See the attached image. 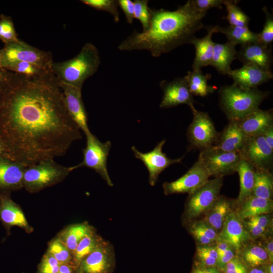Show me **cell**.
Listing matches in <instances>:
<instances>
[{
	"label": "cell",
	"mask_w": 273,
	"mask_h": 273,
	"mask_svg": "<svg viewBox=\"0 0 273 273\" xmlns=\"http://www.w3.org/2000/svg\"><path fill=\"white\" fill-rule=\"evenodd\" d=\"M80 131L51 70L34 76L11 72L0 90V140L12 159L27 166L63 156Z\"/></svg>",
	"instance_id": "cell-1"
},
{
	"label": "cell",
	"mask_w": 273,
	"mask_h": 273,
	"mask_svg": "<svg viewBox=\"0 0 273 273\" xmlns=\"http://www.w3.org/2000/svg\"><path fill=\"white\" fill-rule=\"evenodd\" d=\"M148 28L141 32L134 30L118 46L122 51L146 50L154 57L190 43L195 33L206 27L204 18L196 13L188 1L174 11L150 9Z\"/></svg>",
	"instance_id": "cell-2"
},
{
	"label": "cell",
	"mask_w": 273,
	"mask_h": 273,
	"mask_svg": "<svg viewBox=\"0 0 273 273\" xmlns=\"http://www.w3.org/2000/svg\"><path fill=\"white\" fill-rule=\"evenodd\" d=\"M100 63L97 48L87 42L73 58L53 62L51 70L61 82L82 89L85 80L97 72Z\"/></svg>",
	"instance_id": "cell-3"
},
{
	"label": "cell",
	"mask_w": 273,
	"mask_h": 273,
	"mask_svg": "<svg viewBox=\"0 0 273 273\" xmlns=\"http://www.w3.org/2000/svg\"><path fill=\"white\" fill-rule=\"evenodd\" d=\"M219 105L229 121H239L259 109L269 94L257 88L244 89L235 83L221 86L219 91Z\"/></svg>",
	"instance_id": "cell-4"
},
{
	"label": "cell",
	"mask_w": 273,
	"mask_h": 273,
	"mask_svg": "<svg viewBox=\"0 0 273 273\" xmlns=\"http://www.w3.org/2000/svg\"><path fill=\"white\" fill-rule=\"evenodd\" d=\"M71 171L70 166H63L53 158L41 160L26 167L23 188L30 193H38L62 181Z\"/></svg>",
	"instance_id": "cell-5"
},
{
	"label": "cell",
	"mask_w": 273,
	"mask_h": 273,
	"mask_svg": "<svg viewBox=\"0 0 273 273\" xmlns=\"http://www.w3.org/2000/svg\"><path fill=\"white\" fill-rule=\"evenodd\" d=\"M223 185V177L208 179L204 184L189 194L186 200L183 219L189 222L207 211L219 196Z\"/></svg>",
	"instance_id": "cell-6"
},
{
	"label": "cell",
	"mask_w": 273,
	"mask_h": 273,
	"mask_svg": "<svg viewBox=\"0 0 273 273\" xmlns=\"http://www.w3.org/2000/svg\"><path fill=\"white\" fill-rule=\"evenodd\" d=\"M85 135L86 143L85 147L82 149V160L79 164L70 166L72 171L79 167H88L98 173L109 186H113L107 166L111 142L107 141L102 143L91 132Z\"/></svg>",
	"instance_id": "cell-7"
},
{
	"label": "cell",
	"mask_w": 273,
	"mask_h": 273,
	"mask_svg": "<svg viewBox=\"0 0 273 273\" xmlns=\"http://www.w3.org/2000/svg\"><path fill=\"white\" fill-rule=\"evenodd\" d=\"M1 50L2 68L8 64L20 61L51 69L53 61L51 53L38 49L20 40L5 44Z\"/></svg>",
	"instance_id": "cell-8"
},
{
	"label": "cell",
	"mask_w": 273,
	"mask_h": 273,
	"mask_svg": "<svg viewBox=\"0 0 273 273\" xmlns=\"http://www.w3.org/2000/svg\"><path fill=\"white\" fill-rule=\"evenodd\" d=\"M190 107L193 116L187 137L191 147L202 151L213 147L218 133L212 119L207 112L197 110L194 105Z\"/></svg>",
	"instance_id": "cell-9"
},
{
	"label": "cell",
	"mask_w": 273,
	"mask_h": 273,
	"mask_svg": "<svg viewBox=\"0 0 273 273\" xmlns=\"http://www.w3.org/2000/svg\"><path fill=\"white\" fill-rule=\"evenodd\" d=\"M240 152H228L214 148L201 151L197 160L210 176L223 177L236 172L241 160Z\"/></svg>",
	"instance_id": "cell-10"
},
{
	"label": "cell",
	"mask_w": 273,
	"mask_h": 273,
	"mask_svg": "<svg viewBox=\"0 0 273 273\" xmlns=\"http://www.w3.org/2000/svg\"><path fill=\"white\" fill-rule=\"evenodd\" d=\"M241 158L254 169L270 171L273 164V149L261 135L247 136L240 151Z\"/></svg>",
	"instance_id": "cell-11"
},
{
	"label": "cell",
	"mask_w": 273,
	"mask_h": 273,
	"mask_svg": "<svg viewBox=\"0 0 273 273\" xmlns=\"http://www.w3.org/2000/svg\"><path fill=\"white\" fill-rule=\"evenodd\" d=\"M116 258L113 245L105 240L79 263L77 273H113Z\"/></svg>",
	"instance_id": "cell-12"
},
{
	"label": "cell",
	"mask_w": 273,
	"mask_h": 273,
	"mask_svg": "<svg viewBox=\"0 0 273 273\" xmlns=\"http://www.w3.org/2000/svg\"><path fill=\"white\" fill-rule=\"evenodd\" d=\"M165 142L166 141L163 140L158 143L152 150L146 153L140 152L134 146L131 147L134 157L142 161L146 167L149 174V183L151 186L155 185L162 171L172 164L181 163L184 158H168L162 150Z\"/></svg>",
	"instance_id": "cell-13"
},
{
	"label": "cell",
	"mask_w": 273,
	"mask_h": 273,
	"mask_svg": "<svg viewBox=\"0 0 273 273\" xmlns=\"http://www.w3.org/2000/svg\"><path fill=\"white\" fill-rule=\"evenodd\" d=\"M209 177L203 166L197 161L186 173L178 179L164 183L162 185L164 194L165 195L189 194L204 184Z\"/></svg>",
	"instance_id": "cell-14"
},
{
	"label": "cell",
	"mask_w": 273,
	"mask_h": 273,
	"mask_svg": "<svg viewBox=\"0 0 273 273\" xmlns=\"http://www.w3.org/2000/svg\"><path fill=\"white\" fill-rule=\"evenodd\" d=\"M160 86L163 93L160 108H169L182 104L190 107L194 105L193 96L190 92L184 76L170 81L163 80L160 82Z\"/></svg>",
	"instance_id": "cell-15"
},
{
	"label": "cell",
	"mask_w": 273,
	"mask_h": 273,
	"mask_svg": "<svg viewBox=\"0 0 273 273\" xmlns=\"http://www.w3.org/2000/svg\"><path fill=\"white\" fill-rule=\"evenodd\" d=\"M67 111L73 121L85 134L90 132L83 102L81 89L60 81Z\"/></svg>",
	"instance_id": "cell-16"
},
{
	"label": "cell",
	"mask_w": 273,
	"mask_h": 273,
	"mask_svg": "<svg viewBox=\"0 0 273 273\" xmlns=\"http://www.w3.org/2000/svg\"><path fill=\"white\" fill-rule=\"evenodd\" d=\"M10 193L0 194V221L8 233L18 226L30 234L33 228L28 222L20 206L11 198Z\"/></svg>",
	"instance_id": "cell-17"
},
{
	"label": "cell",
	"mask_w": 273,
	"mask_h": 273,
	"mask_svg": "<svg viewBox=\"0 0 273 273\" xmlns=\"http://www.w3.org/2000/svg\"><path fill=\"white\" fill-rule=\"evenodd\" d=\"M251 238L242 220L232 211L228 215L217 240L228 243L239 252Z\"/></svg>",
	"instance_id": "cell-18"
},
{
	"label": "cell",
	"mask_w": 273,
	"mask_h": 273,
	"mask_svg": "<svg viewBox=\"0 0 273 273\" xmlns=\"http://www.w3.org/2000/svg\"><path fill=\"white\" fill-rule=\"evenodd\" d=\"M26 166L11 158L0 156V194L23 188V176Z\"/></svg>",
	"instance_id": "cell-19"
},
{
	"label": "cell",
	"mask_w": 273,
	"mask_h": 273,
	"mask_svg": "<svg viewBox=\"0 0 273 273\" xmlns=\"http://www.w3.org/2000/svg\"><path fill=\"white\" fill-rule=\"evenodd\" d=\"M237 59L243 65L271 71L272 56L270 46H265L258 42L241 46L240 50L237 52Z\"/></svg>",
	"instance_id": "cell-20"
},
{
	"label": "cell",
	"mask_w": 273,
	"mask_h": 273,
	"mask_svg": "<svg viewBox=\"0 0 273 273\" xmlns=\"http://www.w3.org/2000/svg\"><path fill=\"white\" fill-rule=\"evenodd\" d=\"M228 76L233 79L234 83L244 89L257 88L273 78L271 71L245 65L239 69L232 70Z\"/></svg>",
	"instance_id": "cell-21"
},
{
	"label": "cell",
	"mask_w": 273,
	"mask_h": 273,
	"mask_svg": "<svg viewBox=\"0 0 273 273\" xmlns=\"http://www.w3.org/2000/svg\"><path fill=\"white\" fill-rule=\"evenodd\" d=\"M247 136L237 121H229L222 131L218 133L213 147L224 152H240Z\"/></svg>",
	"instance_id": "cell-22"
},
{
	"label": "cell",
	"mask_w": 273,
	"mask_h": 273,
	"mask_svg": "<svg viewBox=\"0 0 273 273\" xmlns=\"http://www.w3.org/2000/svg\"><path fill=\"white\" fill-rule=\"evenodd\" d=\"M247 136L261 135L273 125L272 109H258L237 121Z\"/></svg>",
	"instance_id": "cell-23"
},
{
	"label": "cell",
	"mask_w": 273,
	"mask_h": 273,
	"mask_svg": "<svg viewBox=\"0 0 273 273\" xmlns=\"http://www.w3.org/2000/svg\"><path fill=\"white\" fill-rule=\"evenodd\" d=\"M217 26L207 27V33L202 38L195 37L191 41L195 49V56L192 65L193 70L201 69L210 65L212 61L214 42L212 36L216 33Z\"/></svg>",
	"instance_id": "cell-24"
},
{
	"label": "cell",
	"mask_w": 273,
	"mask_h": 273,
	"mask_svg": "<svg viewBox=\"0 0 273 273\" xmlns=\"http://www.w3.org/2000/svg\"><path fill=\"white\" fill-rule=\"evenodd\" d=\"M232 201L220 196L204 214L202 220L218 234L221 231L228 215L232 211Z\"/></svg>",
	"instance_id": "cell-25"
},
{
	"label": "cell",
	"mask_w": 273,
	"mask_h": 273,
	"mask_svg": "<svg viewBox=\"0 0 273 273\" xmlns=\"http://www.w3.org/2000/svg\"><path fill=\"white\" fill-rule=\"evenodd\" d=\"M238 206L235 212L241 220H244L254 216L270 214L273 209V202L272 199L251 196Z\"/></svg>",
	"instance_id": "cell-26"
},
{
	"label": "cell",
	"mask_w": 273,
	"mask_h": 273,
	"mask_svg": "<svg viewBox=\"0 0 273 273\" xmlns=\"http://www.w3.org/2000/svg\"><path fill=\"white\" fill-rule=\"evenodd\" d=\"M236 46L226 42L224 43L214 42L212 59L210 65L221 74L228 75L231 71V65L237 59Z\"/></svg>",
	"instance_id": "cell-27"
},
{
	"label": "cell",
	"mask_w": 273,
	"mask_h": 273,
	"mask_svg": "<svg viewBox=\"0 0 273 273\" xmlns=\"http://www.w3.org/2000/svg\"><path fill=\"white\" fill-rule=\"evenodd\" d=\"M96 230L86 221L68 225L57 235L73 254L79 242L86 236Z\"/></svg>",
	"instance_id": "cell-28"
},
{
	"label": "cell",
	"mask_w": 273,
	"mask_h": 273,
	"mask_svg": "<svg viewBox=\"0 0 273 273\" xmlns=\"http://www.w3.org/2000/svg\"><path fill=\"white\" fill-rule=\"evenodd\" d=\"M240 178V190L235 203L239 205L252 196L255 180V169L241 159L236 170Z\"/></svg>",
	"instance_id": "cell-29"
},
{
	"label": "cell",
	"mask_w": 273,
	"mask_h": 273,
	"mask_svg": "<svg viewBox=\"0 0 273 273\" xmlns=\"http://www.w3.org/2000/svg\"><path fill=\"white\" fill-rule=\"evenodd\" d=\"M223 34L228 39V42L236 46L238 44L241 46L252 43L257 42L258 33L251 31L248 26L238 27L228 26L221 27L217 26L216 33Z\"/></svg>",
	"instance_id": "cell-30"
},
{
	"label": "cell",
	"mask_w": 273,
	"mask_h": 273,
	"mask_svg": "<svg viewBox=\"0 0 273 273\" xmlns=\"http://www.w3.org/2000/svg\"><path fill=\"white\" fill-rule=\"evenodd\" d=\"M210 74H204L201 69L189 71L185 78L189 89L193 96L205 97L213 92L215 87L208 84V80L211 78Z\"/></svg>",
	"instance_id": "cell-31"
},
{
	"label": "cell",
	"mask_w": 273,
	"mask_h": 273,
	"mask_svg": "<svg viewBox=\"0 0 273 273\" xmlns=\"http://www.w3.org/2000/svg\"><path fill=\"white\" fill-rule=\"evenodd\" d=\"M188 230L199 245L213 244L218 239V233L202 219L189 221Z\"/></svg>",
	"instance_id": "cell-32"
},
{
	"label": "cell",
	"mask_w": 273,
	"mask_h": 273,
	"mask_svg": "<svg viewBox=\"0 0 273 273\" xmlns=\"http://www.w3.org/2000/svg\"><path fill=\"white\" fill-rule=\"evenodd\" d=\"M239 252L240 259L246 266H262L269 261L268 256L262 246L255 244H247Z\"/></svg>",
	"instance_id": "cell-33"
},
{
	"label": "cell",
	"mask_w": 273,
	"mask_h": 273,
	"mask_svg": "<svg viewBox=\"0 0 273 273\" xmlns=\"http://www.w3.org/2000/svg\"><path fill=\"white\" fill-rule=\"evenodd\" d=\"M105 240L96 230L85 236L78 244L73 253L75 267L77 269L80 262L96 249Z\"/></svg>",
	"instance_id": "cell-34"
},
{
	"label": "cell",
	"mask_w": 273,
	"mask_h": 273,
	"mask_svg": "<svg viewBox=\"0 0 273 273\" xmlns=\"http://www.w3.org/2000/svg\"><path fill=\"white\" fill-rule=\"evenodd\" d=\"M255 169V180L252 196L272 199L273 177L269 170Z\"/></svg>",
	"instance_id": "cell-35"
},
{
	"label": "cell",
	"mask_w": 273,
	"mask_h": 273,
	"mask_svg": "<svg viewBox=\"0 0 273 273\" xmlns=\"http://www.w3.org/2000/svg\"><path fill=\"white\" fill-rule=\"evenodd\" d=\"M47 252L60 264H67L76 269L73 254L58 237H55L50 242Z\"/></svg>",
	"instance_id": "cell-36"
},
{
	"label": "cell",
	"mask_w": 273,
	"mask_h": 273,
	"mask_svg": "<svg viewBox=\"0 0 273 273\" xmlns=\"http://www.w3.org/2000/svg\"><path fill=\"white\" fill-rule=\"evenodd\" d=\"M236 1L223 0V4L225 6L227 15L223 17L229 23L230 26L247 27L248 26L250 17L239 7Z\"/></svg>",
	"instance_id": "cell-37"
},
{
	"label": "cell",
	"mask_w": 273,
	"mask_h": 273,
	"mask_svg": "<svg viewBox=\"0 0 273 273\" xmlns=\"http://www.w3.org/2000/svg\"><path fill=\"white\" fill-rule=\"evenodd\" d=\"M195 262L210 267H217L218 254L215 244L210 245L197 244Z\"/></svg>",
	"instance_id": "cell-38"
},
{
	"label": "cell",
	"mask_w": 273,
	"mask_h": 273,
	"mask_svg": "<svg viewBox=\"0 0 273 273\" xmlns=\"http://www.w3.org/2000/svg\"><path fill=\"white\" fill-rule=\"evenodd\" d=\"M8 71L27 76L40 75L51 69H47L32 63L16 61L8 64L3 67Z\"/></svg>",
	"instance_id": "cell-39"
},
{
	"label": "cell",
	"mask_w": 273,
	"mask_h": 273,
	"mask_svg": "<svg viewBox=\"0 0 273 273\" xmlns=\"http://www.w3.org/2000/svg\"><path fill=\"white\" fill-rule=\"evenodd\" d=\"M81 3L98 11L106 12L112 15L115 22L119 21L118 1L81 0Z\"/></svg>",
	"instance_id": "cell-40"
},
{
	"label": "cell",
	"mask_w": 273,
	"mask_h": 273,
	"mask_svg": "<svg viewBox=\"0 0 273 273\" xmlns=\"http://www.w3.org/2000/svg\"><path fill=\"white\" fill-rule=\"evenodd\" d=\"M0 40L5 44L19 40L12 19L4 14L0 15Z\"/></svg>",
	"instance_id": "cell-41"
},
{
	"label": "cell",
	"mask_w": 273,
	"mask_h": 273,
	"mask_svg": "<svg viewBox=\"0 0 273 273\" xmlns=\"http://www.w3.org/2000/svg\"><path fill=\"white\" fill-rule=\"evenodd\" d=\"M263 11L265 15V20L262 31L258 33L257 42L269 47L273 41V16L265 7L263 8Z\"/></svg>",
	"instance_id": "cell-42"
},
{
	"label": "cell",
	"mask_w": 273,
	"mask_h": 273,
	"mask_svg": "<svg viewBox=\"0 0 273 273\" xmlns=\"http://www.w3.org/2000/svg\"><path fill=\"white\" fill-rule=\"evenodd\" d=\"M148 0H135L134 4V17L142 24L143 31L149 27L150 20V8L148 7Z\"/></svg>",
	"instance_id": "cell-43"
},
{
	"label": "cell",
	"mask_w": 273,
	"mask_h": 273,
	"mask_svg": "<svg viewBox=\"0 0 273 273\" xmlns=\"http://www.w3.org/2000/svg\"><path fill=\"white\" fill-rule=\"evenodd\" d=\"M193 9L204 17L208 10L216 8L221 9L223 0H188Z\"/></svg>",
	"instance_id": "cell-44"
},
{
	"label": "cell",
	"mask_w": 273,
	"mask_h": 273,
	"mask_svg": "<svg viewBox=\"0 0 273 273\" xmlns=\"http://www.w3.org/2000/svg\"><path fill=\"white\" fill-rule=\"evenodd\" d=\"M60 263L46 252L38 265L37 273H57Z\"/></svg>",
	"instance_id": "cell-45"
},
{
	"label": "cell",
	"mask_w": 273,
	"mask_h": 273,
	"mask_svg": "<svg viewBox=\"0 0 273 273\" xmlns=\"http://www.w3.org/2000/svg\"><path fill=\"white\" fill-rule=\"evenodd\" d=\"M222 271L223 273L247 272L246 266L237 255L225 264Z\"/></svg>",
	"instance_id": "cell-46"
},
{
	"label": "cell",
	"mask_w": 273,
	"mask_h": 273,
	"mask_svg": "<svg viewBox=\"0 0 273 273\" xmlns=\"http://www.w3.org/2000/svg\"><path fill=\"white\" fill-rule=\"evenodd\" d=\"M118 6L125 15L126 22L132 24L134 17V4L131 0H118Z\"/></svg>",
	"instance_id": "cell-47"
},
{
	"label": "cell",
	"mask_w": 273,
	"mask_h": 273,
	"mask_svg": "<svg viewBox=\"0 0 273 273\" xmlns=\"http://www.w3.org/2000/svg\"><path fill=\"white\" fill-rule=\"evenodd\" d=\"M269 214H261L246 219L244 221L247 223L268 229L271 225Z\"/></svg>",
	"instance_id": "cell-48"
},
{
	"label": "cell",
	"mask_w": 273,
	"mask_h": 273,
	"mask_svg": "<svg viewBox=\"0 0 273 273\" xmlns=\"http://www.w3.org/2000/svg\"><path fill=\"white\" fill-rule=\"evenodd\" d=\"M237 251L231 247L218 256L217 268L222 270L225 264L236 256Z\"/></svg>",
	"instance_id": "cell-49"
},
{
	"label": "cell",
	"mask_w": 273,
	"mask_h": 273,
	"mask_svg": "<svg viewBox=\"0 0 273 273\" xmlns=\"http://www.w3.org/2000/svg\"><path fill=\"white\" fill-rule=\"evenodd\" d=\"M191 273H221L217 267H207L195 261Z\"/></svg>",
	"instance_id": "cell-50"
},
{
	"label": "cell",
	"mask_w": 273,
	"mask_h": 273,
	"mask_svg": "<svg viewBox=\"0 0 273 273\" xmlns=\"http://www.w3.org/2000/svg\"><path fill=\"white\" fill-rule=\"evenodd\" d=\"M262 135L267 144L273 149V125L267 128Z\"/></svg>",
	"instance_id": "cell-51"
},
{
	"label": "cell",
	"mask_w": 273,
	"mask_h": 273,
	"mask_svg": "<svg viewBox=\"0 0 273 273\" xmlns=\"http://www.w3.org/2000/svg\"><path fill=\"white\" fill-rule=\"evenodd\" d=\"M215 245L218 254V256L222 254L227 249L232 247L228 243L219 240H217L216 241Z\"/></svg>",
	"instance_id": "cell-52"
},
{
	"label": "cell",
	"mask_w": 273,
	"mask_h": 273,
	"mask_svg": "<svg viewBox=\"0 0 273 273\" xmlns=\"http://www.w3.org/2000/svg\"><path fill=\"white\" fill-rule=\"evenodd\" d=\"M262 246L268 256L270 262L272 263L273 260V241L272 238L266 240Z\"/></svg>",
	"instance_id": "cell-53"
},
{
	"label": "cell",
	"mask_w": 273,
	"mask_h": 273,
	"mask_svg": "<svg viewBox=\"0 0 273 273\" xmlns=\"http://www.w3.org/2000/svg\"><path fill=\"white\" fill-rule=\"evenodd\" d=\"M11 74V71L0 67V90L4 87L8 81Z\"/></svg>",
	"instance_id": "cell-54"
},
{
	"label": "cell",
	"mask_w": 273,
	"mask_h": 273,
	"mask_svg": "<svg viewBox=\"0 0 273 273\" xmlns=\"http://www.w3.org/2000/svg\"><path fill=\"white\" fill-rule=\"evenodd\" d=\"M76 269L70 265L61 264L57 273H76Z\"/></svg>",
	"instance_id": "cell-55"
},
{
	"label": "cell",
	"mask_w": 273,
	"mask_h": 273,
	"mask_svg": "<svg viewBox=\"0 0 273 273\" xmlns=\"http://www.w3.org/2000/svg\"><path fill=\"white\" fill-rule=\"evenodd\" d=\"M0 156L11 158L7 149L0 140Z\"/></svg>",
	"instance_id": "cell-56"
},
{
	"label": "cell",
	"mask_w": 273,
	"mask_h": 273,
	"mask_svg": "<svg viewBox=\"0 0 273 273\" xmlns=\"http://www.w3.org/2000/svg\"><path fill=\"white\" fill-rule=\"evenodd\" d=\"M247 273H267L266 269L260 267H253Z\"/></svg>",
	"instance_id": "cell-57"
},
{
	"label": "cell",
	"mask_w": 273,
	"mask_h": 273,
	"mask_svg": "<svg viewBox=\"0 0 273 273\" xmlns=\"http://www.w3.org/2000/svg\"><path fill=\"white\" fill-rule=\"evenodd\" d=\"M266 272L267 273H273V265L272 263L271 264V263L269 264V265L267 266V268H266Z\"/></svg>",
	"instance_id": "cell-58"
},
{
	"label": "cell",
	"mask_w": 273,
	"mask_h": 273,
	"mask_svg": "<svg viewBox=\"0 0 273 273\" xmlns=\"http://www.w3.org/2000/svg\"><path fill=\"white\" fill-rule=\"evenodd\" d=\"M2 58V50H0V67H1Z\"/></svg>",
	"instance_id": "cell-59"
},
{
	"label": "cell",
	"mask_w": 273,
	"mask_h": 273,
	"mask_svg": "<svg viewBox=\"0 0 273 273\" xmlns=\"http://www.w3.org/2000/svg\"><path fill=\"white\" fill-rule=\"evenodd\" d=\"M76 273H77V272H76Z\"/></svg>",
	"instance_id": "cell-60"
}]
</instances>
